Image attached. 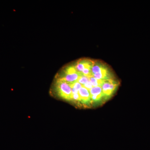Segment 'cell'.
Returning <instances> with one entry per match:
<instances>
[{"instance_id":"cell-1","label":"cell","mask_w":150,"mask_h":150,"mask_svg":"<svg viewBox=\"0 0 150 150\" xmlns=\"http://www.w3.org/2000/svg\"><path fill=\"white\" fill-rule=\"evenodd\" d=\"M92 75L98 80H105L112 79L109 69L101 62H94L91 69Z\"/></svg>"},{"instance_id":"cell-2","label":"cell","mask_w":150,"mask_h":150,"mask_svg":"<svg viewBox=\"0 0 150 150\" xmlns=\"http://www.w3.org/2000/svg\"><path fill=\"white\" fill-rule=\"evenodd\" d=\"M56 93L60 97L67 100H71V88L70 84L58 79L55 84Z\"/></svg>"},{"instance_id":"cell-3","label":"cell","mask_w":150,"mask_h":150,"mask_svg":"<svg viewBox=\"0 0 150 150\" xmlns=\"http://www.w3.org/2000/svg\"><path fill=\"white\" fill-rule=\"evenodd\" d=\"M64 73L62 77L58 79L69 84L76 82L79 78L83 76L82 74L78 72L75 68V65L66 67L64 70Z\"/></svg>"},{"instance_id":"cell-4","label":"cell","mask_w":150,"mask_h":150,"mask_svg":"<svg viewBox=\"0 0 150 150\" xmlns=\"http://www.w3.org/2000/svg\"><path fill=\"white\" fill-rule=\"evenodd\" d=\"M119 84L113 79H109L104 81L101 86L102 92L105 99L109 98L117 89Z\"/></svg>"},{"instance_id":"cell-5","label":"cell","mask_w":150,"mask_h":150,"mask_svg":"<svg viewBox=\"0 0 150 150\" xmlns=\"http://www.w3.org/2000/svg\"><path fill=\"white\" fill-rule=\"evenodd\" d=\"M93 64L94 61L90 59H82L76 62L75 67L78 72L82 74V72L84 69H92Z\"/></svg>"},{"instance_id":"cell-6","label":"cell","mask_w":150,"mask_h":150,"mask_svg":"<svg viewBox=\"0 0 150 150\" xmlns=\"http://www.w3.org/2000/svg\"><path fill=\"white\" fill-rule=\"evenodd\" d=\"M80 102L86 105H89L91 103V95L89 91L83 86L79 91Z\"/></svg>"},{"instance_id":"cell-7","label":"cell","mask_w":150,"mask_h":150,"mask_svg":"<svg viewBox=\"0 0 150 150\" xmlns=\"http://www.w3.org/2000/svg\"><path fill=\"white\" fill-rule=\"evenodd\" d=\"M88 78L93 87L102 86L105 81L97 79L92 76L88 77Z\"/></svg>"},{"instance_id":"cell-8","label":"cell","mask_w":150,"mask_h":150,"mask_svg":"<svg viewBox=\"0 0 150 150\" xmlns=\"http://www.w3.org/2000/svg\"><path fill=\"white\" fill-rule=\"evenodd\" d=\"M105 99L103 93L98 94L91 96V103H93L99 102L102 99Z\"/></svg>"},{"instance_id":"cell-9","label":"cell","mask_w":150,"mask_h":150,"mask_svg":"<svg viewBox=\"0 0 150 150\" xmlns=\"http://www.w3.org/2000/svg\"><path fill=\"white\" fill-rule=\"evenodd\" d=\"M91 95L98 94L102 93V88L101 86L93 87L89 91Z\"/></svg>"},{"instance_id":"cell-10","label":"cell","mask_w":150,"mask_h":150,"mask_svg":"<svg viewBox=\"0 0 150 150\" xmlns=\"http://www.w3.org/2000/svg\"><path fill=\"white\" fill-rule=\"evenodd\" d=\"M89 81V79L88 77L83 75L79 78L77 82L81 83L82 85L83 86L84 85L87 83Z\"/></svg>"},{"instance_id":"cell-11","label":"cell","mask_w":150,"mask_h":150,"mask_svg":"<svg viewBox=\"0 0 150 150\" xmlns=\"http://www.w3.org/2000/svg\"><path fill=\"white\" fill-rule=\"evenodd\" d=\"M70 85L71 88L75 89V90H76L77 91H78L83 86L82 85L81 83H80L78 82H75L74 83L70 84Z\"/></svg>"},{"instance_id":"cell-12","label":"cell","mask_w":150,"mask_h":150,"mask_svg":"<svg viewBox=\"0 0 150 150\" xmlns=\"http://www.w3.org/2000/svg\"><path fill=\"white\" fill-rule=\"evenodd\" d=\"M71 100H74L76 102H80V97L79 93H77L72 94Z\"/></svg>"},{"instance_id":"cell-13","label":"cell","mask_w":150,"mask_h":150,"mask_svg":"<svg viewBox=\"0 0 150 150\" xmlns=\"http://www.w3.org/2000/svg\"><path fill=\"white\" fill-rule=\"evenodd\" d=\"M85 88H86L88 90L90 91L93 87V86L92 84L91 83L90 81H89L87 83L85 84L83 86Z\"/></svg>"}]
</instances>
